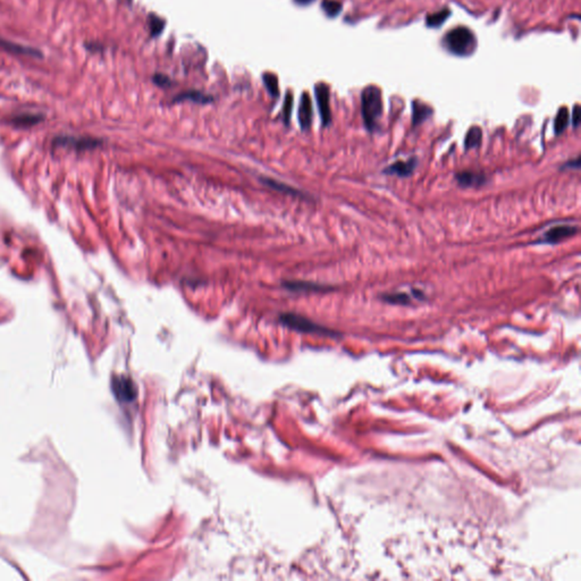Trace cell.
<instances>
[{
    "label": "cell",
    "instance_id": "1",
    "mask_svg": "<svg viewBox=\"0 0 581 581\" xmlns=\"http://www.w3.org/2000/svg\"><path fill=\"white\" fill-rule=\"evenodd\" d=\"M361 114L366 129L369 132L378 130V122L383 114L381 91L376 85H368L361 92Z\"/></svg>",
    "mask_w": 581,
    "mask_h": 581
},
{
    "label": "cell",
    "instance_id": "16",
    "mask_svg": "<svg viewBox=\"0 0 581 581\" xmlns=\"http://www.w3.org/2000/svg\"><path fill=\"white\" fill-rule=\"evenodd\" d=\"M261 182L263 184H266L267 186H269L270 188H274V190H276L278 192H283V193H286V195H292L294 197H300V198H305V196L303 195L302 192L298 191L297 188H293L290 187L289 185L286 184H283V183H280L278 181H275L273 178H262Z\"/></svg>",
    "mask_w": 581,
    "mask_h": 581
},
{
    "label": "cell",
    "instance_id": "28",
    "mask_svg": "<svg viewBox=\"0 0 581 581\" xmlns=\"http://www.w3.org/2000/svg\"><path fill=\"white\" fill-rule=\"evenodd\" d=\"M313 2H314V0H294L295 4L301 5V6H305V5H309V4H311V3H313Z\"/></svg>",
    "mask_w": 581,
    "mask_h": 581
},
{
    "label": "cell",
    "instance_id": "8",
    "mask_svg": "<svg viewBox=\"0 0 581 581\" xmlns=\"http://www.w3.org/2000/svg\"><path fill=\"white\" fill-rule=\"evenodd\" d=\"M455 180L458 185L462 187L471 186H481L487 183V176L481 172H475L470 170H465L455 173Z\"/></svg>",
    "mask_w": 581,
    "mask_h": 581
},
{
    "label": "cell",
    "instance_id": "3",
    "mask_svg": "<svg viewBox=\"0 0 581 581\" xmlns=\"http://www.w3.org/2000/svg\"><path fill=\"white\" fill-rule=\"evenodd\" d=\"M279 322L283 325L287 326V327L299 330V332L303 333H317V334H324V335H336L333 330H329L327 328L323 327V326L317 325L312 323L311 320L307 319L302 316H299L297 313H283L279 316Z\"/></svg>",
    "mask_w": 581,
    "mask_h": 581
},
{
    "label": "cell",
    "instance_id": "17",
    "mask_svg": "<svg viewBox=\"0 0 581 581\" xmlns=\"http://www.w3.org/2000/svg\"><path fill=\"white\" fill-rule=\"evenodd\" d=\"M570 122V114L567 107H561L554 119V133L560 135L567 129Z\"/></svg>",
    "mask_w": 581,
    "mask_h": 581
},
{
    "label": "cell",
    "instance_id": "27",
    "mask_svg": "<svg viewBox=\"0 0 581 581\" xmlns=\"http://www.w3.org/2000/svg\"><path fill=\"white\" fill-rule=\"evenodd\" d=\"M84 45H85V48L88 49L89 52H91V53H99V52H101V50L104 49L103 44L96 43V42H88V43H85Z\"/></svg>",
    "mask_w": 581,
    "mask_h": 581
},
{
    "label": "cell",
    "instance_id": "21",
    "mask_svg": "<svg viewBox=\"0 0 581 581\" xmlns=\"http://www.w3.org/2000/svg\"><path fill=\"white\" fill-rule=\"evenodd\" d=\"M342 4L337 0H323L322 3L323 11L330 18L338 16L340 13L342 12Z\"/></svg>",
    "mask_w": 581,
    "mask_h": 581
},
{
    "label": "cell",
    "instance_id": "5",
    "mask_svg": "<svg viewBox=\"0 0 581 581\" xmlns=\"http://www.w3.org/2000/svg\"><path fill=\"white\" fill-rule=\"evenodd\" d=\"M578 232V226L571 225V224H559L547 229L535 243L537 244H558L564 241Z\"/></svg>",
    "mask_w": 581,
    "mask_h": 581
},
{
    "label": "cell",
    "instance_id": "23",
    "mask_svg": "<svg viewBox=\"0 0 581 581\" xmlns=\"http://www.w3.org/2000/svg\"><path fill=\"white\" fill-rule=\"evenodd\" d=\"M293 104H294L293 93L290 92V91H288L286 95H285L284 105H283V119H284V123L286 125L289 124L290 115H292V109H293Z\"/></svg>",
    "mask_w": 581,
    "mask_h": 581
},
{
    "label": "cell",
    "instance_id": "19",
    "mask_svg": "<svg viewBox=\"0 0 581 581\" xmlns=\"http://www.w3.org/2000/svg\"><path fill=\"white\" fill-rule=\"evenodd\" d=\"M148 25H149L150 35L152 38H156L158 35H160L165 30L166 21L162 17L152 13L148 16Z\"/></svg>",
    "mask_w": 581,
    "mask_h": 581
},
{
    "label": "cell",
    "instance_id": "25",
    "mask_svg": "<svg viewBox=\"0 0 581 581\" xmlns=\"http://www.w3.org/2000/svg\"><path fill=\"white\" fill-rule=\"evenodd\" d=\"M580 123V107L579 105H574L572 109V125L573 127H578Z\"/></svg>",
    "mask_w": 581,
    "mask_h": 581
},
{
    "label": "cell",
    "instance_id": "10",
    "mask_svg": "<svg viewBox=\"0 0 581 581\" xmlns=\"http://www.w3.org/2000/svg\"><path fill=\"white\" fill-rule=\"evenodd\" d=\"M282 285L286 289L298 290V292H328L334 288L329 285L305 282V280H286L283 282Z\"/></svg>",
    "mask_w": 581,
    "mask_h": 581
},
{
    "label": "cell",
    "instance_id": "7",
    "mask_svg": "<svg viewBox=\"0 0 581 581\" xmlns=\"http://www.w3.org/2000/svg\"><path fill=\"white\" fill-rule=\"evenodd\" d=\"M417 165H418V158L417 157H411L406 160L399 159V160L394 161L393 164L387 165L383 170V173L384 174H387V175H396L399 177H407L415 172Z\"/></svg>",
    "mask_w": 581,
    "mask_h": 581
},
{
    "label": "cell",
    "instance_id": "14",
    "mask_svg": "<svg viewBox=\"0 0 581 581\" xmlns=\"http://www.w3.org/2000/svg\"><path fill=\"white\" fill-rule=\"evenodd\" d=\"M412 297H414V295L407 292H391V293H383L379 295V298L383 300L384 302L396 305H409L411 303Z\"/></svg>",
    "mask_w": 581,
    "mask_h": 581
},
{
    "label": "cell",
    "instance_id": "2",
    "mask_svg": "<svg viewBox=\"0 0 581 581\" xmlns=\"http://www.w3.org/2000/svg\"><path fill=\"white\" fill-rule=\"evenodd\" d=\"M444 47L456 56L471 55L477 47V40L470 29L457 27L444 37Z\"/></svg>",
    "mask_w": 581,
    "mask_h": 581
},
{
    "label": "cell",
    "instance_id": "24",
    "mask_svg": "<svg viewBox=\"0 0 581 581\" xmlns=\"http://www.w3.org/2000/svg\"><path fill=\"white\" fill-rule=\"evenodd\" d=\"M152 82L157 86H159V88H171L173 85V81L171 78H168L167 75L161 73H157L152 76Z\"/></svg>",
    "mask_w": 581,
    "mask_h": 581
},
{
    "label": "cell",
    "instance_id": "11",
    "mask_svg": "<svg viewBox=\"0 0 581 581\" xmlns=\"http://www.w3.org/2000/svg\"><path fill=\"white\" fill-rule=\"evenodd\" d=\"M0 48L4 49L5 52L11 53L14 55H23V56H29V57H34V58H42L43 57L42 53L37 48L27 47V45L15 43L12 41H8V40L0 39Z\"/></svg>",
    "mask_w": 581,
    "mask_h": 581
},
{
    "label": "cell",
    "instance_id": "4",
    "mask_svg": "<svg viewBox=\"0 0 581 581\" xmlns=\"http://www.w3.org/2000/svg\"><path fill=\"white\" fill-rule=\"evenodd\" d=\"M314 95H316V101H317L320 118H322V124L324 127H327L328 125H330V123H332L329 86L324 82L317 83L314 85Z\"/></svg>",
    "mask_w": 581,
    "mask_h": 581
},
{
    "label": "cell",
    "instance_id": "6",
    "mask_svg": "<svg viewBox=\"0 0 581 581\" xmlns=\"http://www.w3.org/2000/svg\"><path fill=\"white\" fill-rule=\"evenodd\" d=\"M113 390L117 399L123 402H132L137 395L135 384L127 377L116 378L113 383Z\"/></svg>",
    "mask_w": 581,
    "mask_h": 581
},
{
    "label": "cell",
    "instance_id": "29",
    "mask_svg": "<svg viewBox=\"0 0 581 581\" xmlns=\"http://www.w3.org/2000/svg\"><path fill=\"white\" fill-rule=\"evenodd\" d=\"M126 2H127V3H129V4H131V3H132V0H126Z\"/></svg>",
    "mask_w": 581,
    "mask_h": 581
},
{
    "label": "cell",
    "instance_id": "15",
    "mask_svg": "<svg viewBox=\"0 0 581 581\" xmlns=\"http://www.w3.org/2000/svg\"><path fill=\"white\" fill-rule=\"evenodd\" d=\"M482 140V130L478 125H473L468 130L465 136V149H473L481 144Z\"/></svg>",
    "mask_w": 581,
    "mask_h": 581
},
{
    "label": "cell",
    "instance_id": "12",
    "mask_svg": "<svg viewBox=\"0 0 581 581\" xmlns=\"http://www.w3.org/2000/svg\"><path fill=\"white\" fill-rule=\"evenodd\" d=\"M182 101H192V103H196V104L207 105V104L213 103V101H215V98H213V96L210 94L201 92V91L188 90V91H184V92H182L180 94H177L176 96H174V99L172 100V104H180V103H182Z\"/></svg>",
    "mask_w": 581,
    "mask_h": 581
},
{
    "label": "cell",
    "instance_id": "20",
    "mask_svg": "<svg viewBox=\"0 0 581 581\" xmlns=\"http://www.w3.org/2000/svg\"><path fill=\"white\" fill-rule=\"evenodd\" d=\"M263 84L266 86L268 93L273 96V98H278L279 95V84H278V78L273 73H264L262 75Z\"/></svg>",
    "mask_w": 581,
    "mask_h": 581
},
{
    "label": "cell",
    "instance_id": "18",
    "mask_svg": "<svg viewBox=\"0 0 581 581\" xmlns=\"http://www.w3.org/2000/svg\"><path fill=\"white\" fill-rule=\"evenodd\" d=\"M451 16V11L448 8H443L442 11L429 14L426 16V24L429 28H440L444 24L447 18Z\"/></svg>",
    "mask_w": 581,
    "mask_h": 581
},
{
    "label": "cell",
    "instance_id": "26",
    "mask_svg": "<svg viewBox=\"0 0 581 581\" xmlns=\"http://www.w3.org/2000/svg\"><path fill=\"white\" fill-rule=\"evenodd\" d=\"M562 170L563 168H575V170H578L580 167V156H578L577 158H574V159H570L568 160L565 164H563L562 166Z\"/></svg>",
    "mask_w": 581,
    "mask_h": 581
},
{
    "label": "cell",
    "instance_id": "22",
    "mask_svg": "<svg viewBox=\"0 0 581 581\" xmlns=\"http://www.w3.org/2000/svg\"><path fill=\"white\" fill-rule=\"evenodd\" d=\"M42 119V116L40 115H33V114H24L18 115L13 118V123L17 126H31L39 123Z\"/></svg>",
    "mask_w": 581,
    "mask_h": 581
},
{
    "label": "cell",
    "instance_id": "9",
    "mask_svg": "<svg viewBox=\"0 0 581 581\" xmlns=\"http://www.w3.org/2000/svg\"><path fill=\"white\" fill-rule=\"evenodd\" d=\"M299 123L303 131L310 129L312 124V117H313V110H312V100L311 96L308 92H303L301 94V99H300L299 105Z\"/></svg>",
    "mask_w": 581,
    "mask_h": 581
},
{
    "label": "cell",
    "instance_id": "13",
    "mask_svg": "<svg viewBox=\"0 0 581 581\" xmlns=\"http://www.w3.org/2000/svg\"><path fill=\"white\" fill-rule=\"evenodd\" d=\"M434 114V109L429 105L422 103L421 100L412 101V125L417 126L424 123Z\"/></svg>",
    "mask_w": 581,
    "mask_h": 581
}]
</instances>
